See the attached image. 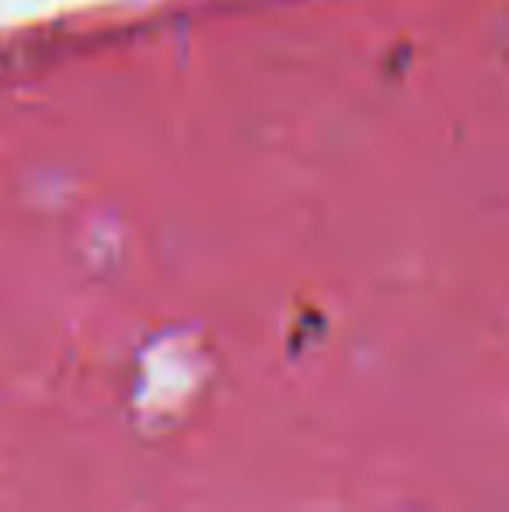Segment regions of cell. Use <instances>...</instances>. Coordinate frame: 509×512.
<instances>
[]
</instances>
